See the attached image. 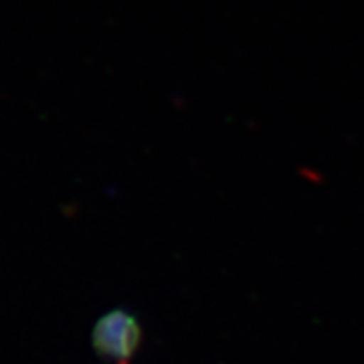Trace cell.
I'll return each instance as SVG.
<instances>
[{
    "instance_id": "6da1fadb",
    "label": "cell",
    "mask_w": 364,
    "mask_h": 364,
    "mask_svg": "<svg viewBox=\"0 0 364 364\" xmlns=\"http://www.w3.org/2000/svg\"><path fill=\"white\" fill-rule=\"evenodd\" d=\"M142 330L130 314L116 310L104 316L93 330L97 352L116 364H128L140 348Z\"/></svg>"
}]
</instances>
